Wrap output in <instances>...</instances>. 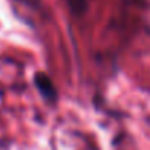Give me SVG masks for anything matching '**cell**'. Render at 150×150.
Segmentation results:
<instances>
[{
	"instance_id": "6da1fadb",
	"label": "cell",
	"mask_w": 150,
	"mask_h": 150,
	"mask_svg": "<svg viewBox=\"0 0 150 150\" xmlns=\"http://www.w3.org/2000/svg\"><path fill=\"white\" fill-rule=\"evenodd\" d=\"M35 84H37L40 93L44 96V99H47L50 102H53L56 99V90H54V87H53V84H52V81L47 75L37 74L35 75Z\"/></svg>"
},
{
	"instance_id": "7a4b0ae2",
	"label": "cell",
	"mask_w": 150,
	"mask_h": 150,
	"mask_svg": "<svg viewBox=\"0 0 150 150\" xmlns=\"http://www.w3.org/2000/svg\"><path fill=\"white\" fill-rule=\"evenodd\" d=\"M68 2H69V6H71L72 12H75V13L84 12V9H86V0H68Z\"/></svg>"
}]
</instances>
